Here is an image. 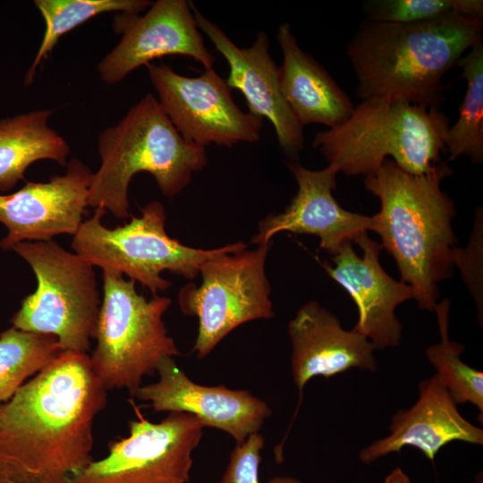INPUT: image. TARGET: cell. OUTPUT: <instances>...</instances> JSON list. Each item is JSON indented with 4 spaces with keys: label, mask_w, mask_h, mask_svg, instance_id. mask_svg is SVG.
I'll use <instances>...</instances> for the list:
<instances>
[{
    "label": "cell",
    "mask_w": 483,
    "mask_h": 483,
    "mask_svg": "<svg viewBox=\"0 0 483 483\" xmlns=\"http://www.w3.org/2000/svg\"><path fill=\"white\" fill-rule=\"evenodd\" d=\"M461 78L467 81V89L459 109L456 123L450 126L446 153L450 160L465 156L474 164L483 162V44L478 41L470 52L461 58Z\"/></svg>",
    "instance_id": "cell-23"
},
{
    "label": "cell",
    "mask_w": 483,
    "mask_h": 483,
    "mask_svg": "<svg viewBox=\"0 0 483 483\" xmlns=\"http://www.w3.org/2000/svg\"><path fill=\"white\" fill-rule=\"evenodd\" d=\"M100 166L93 174L88 206L114 216H130L128 189L133 176L150 174L160 191L174 198L208 164L206 148L186 141L151 93L97 138Z\"/></svg>",
    "instance_id": "cell-4"
},
{
    "label": "cell",
    "mask_w": 483,
    "mask_h": 483,
    "mask_svg": "<svg viewBox=\"0 0 483 483\" xmlns=\"http://www.w3.org/2000/svg\"><path fill=\"white\" fill-rule=\"evenodd\" d=\"M440 341L428 346L426 356L434 368V375L450 396L459 403H471L483 415V372L464 361L461 356L465 346L449 338L450 301L445 298L434 309Z\"/></svg>",
    "instance_id": "cell-22"
},
{
    "label": "cell",
    "mask_w": 483,
    "mask_h": 483,
    "mask_svg": "<svg viewBox=\"0 0 483 483\" xmlns=\"http://www.w3.org/2000/svg\"><path fill=\"white\" fill-rule=\"evenodd\" d=\"M102 278L90 365L106 390L127 389L131 394L164 359L180 355L163 320L172 301L157 293L148 300L137 292L136 282L118 273L103 271Z\"/></svg>",
    "instance_id": "cell-7"
},
{
    "label": "cell",
    "mask_w": 483,
    "mask_h": 483,
    "mask_svg": "<svg viewBox=\"0 0 483 483\" xmlns=\"http://www.w3.org/2000/svg\"><path fill=\"white\" fill-rule=\"evenodd\" d=\"M267 483H302L299 479L292 476H275L271 478Z\"/></svg>",
    "instance_id": "cell-30"
},
{
    "label": "cell",
    "mask_w": 483,
    "mask_h": 483,
    "mask_svg": "<svg viewBox=\"0 0 483 483\" xmlns=\"http://www.w3.org/2000/svg\"><path fill=\"white\" fill-rule=\"evenodd\" d=\"M454 441L481 445L483 430L462 416L455 402L433 376L419 383L415 403L393 416L389 434L362 448L359 458L369 464L411 446L433 462L439 451Z\"/></svg>",
    "instance_id": "cell-19"
},
{
    "label": "cell",
    "mask_w": 483,
    "mask_h": 483,
    "mask_svg": "<svg viewBox=\"0 0 483 483\" xmlns=\"http://www.w3.org/2000/svg\"><path fill=\"white\" fill-rule=\"evenodd\" d=\"M482 208H478L473 229L464 249L455 248L453 266H456L477 306L480 321L483 312V216Z\"/></svg>",
    "instance_id": "cell-27"
},
{
    "label": "cell",
    "mask_w": 483,
    "mask_h": 483,
    "mask_svg": "<svg viewBox=\"0 0 483 483\" xmlns=\"http://www.w3.org/2000/svg\"><path fill=\"white\" fill-rule=\"evenodd\" d=\"M146 67L162 109L186 141L231 148L259 140L263 118L243 112L213 68L188 77L164 64Z\"/></svg>",
    "instance_id": "cell-11"
},
{
    "label": "cell",
    "mask_w": 483,
    "mask_h": 483,
    "mask_svg": "<svg viewBox=\"0 0 483 483\" xmlns=\"http://www.w3.org/2000/svg\"><path fill=\"white\" fill-rule=\"evenodd\" d=\"M140 210V216L123 225L107 228L101 220L106 210L96 208L73 235L72 250L93 267L125 275L152 294L171 286L169 280L161 277L164 271L192 280L207 260L246 250L242 242L210 250L183 245L165 232L162 203L152 201Z\"/></svg>",
    "instance_id": "cell-6"
},
{
    "label": "cell",
    "mask_w": 483,
    "mask_h": 483,
    "mask_svg": "<svg viewBox=\"0 0 483 483\" xmlns=\"http://www.w3.org/2000/svg\"><path fill=\"white\" fill-rule=\"evenodd\" d=\"M265 438L259 433L250 435L244 443L235 445L219 483H260L258 469Z\"/></svg>",
    "instance_id": "cell-28"
},
{
    "label": "cell",
    "mask_w": 483,
    "mask_h": 483,
    "mask_svg": "<svg viewBox=\"0 0 483 483\" xmlns=\"http://www.w3.org/2000/svg\"><path fill=\"white\" fill-rule=\"evenodd\" d=\"M276 39L283 54L278 67L281 92L300 124L334 128L345 122L355 106L328 72L300 47L289 23L279 26Z\"/></svg>",
    "instance_id": "cell-20"
},
{
    "label": "cell",
    "mask_w": 483,
    "mask_h": 483,
    "mask_svg": "<svg viewBox=\"0 0 483 483\" xmlns=\"http://www.w3.org/2000/svg\"><path fill=\"white\" fill-rule=\"evenodd\" d=\"M65 167L64 174L53 175L47 182H27L14 192L0 194V223L7 229L0 240L1 249L76 233L83 222L94 173L79 158H72Z\"/></svg>",
    "instance_id": "cell-13"
},
{
    "label": "cell",
    "mask_w": 483,
    "mask_h": 483,
    "mask_svg": "<svg viewBox=\"0 0 483 483\" xmlns=\"http://www.w3.org/2000/svg\"><path fill=\"white\" fill-rule=\"evenodd\" d=\"M191 8L199 30L208 36L228 64L225 81L229 88L243 95L250 114L267 118L272 123L280 148L294 161L303 148V127L281 92L278 67L269 53L267 34L259 31L250 47L241 48L192 4Z\"/></svg>",
    "instance_id": "cell-17"
},
{
    "label": "cell",
    "mask_w": 483,
    "mask_h": 483,
    "mask_svg": "<svg viewBox=\"0 0 483 483\" xmlns=\"http://www.w3.org/2000/svg\"><path fill=\"white\" fill-rule=\"evenodd\" d=\"M151 4L148 0H35L34 4L45 21L46 29L34 61L25 75L24 84L33 82L38 66L67 32L98 14L111 12L139 14Z\"/></svg>",
    "instance_id": "cell-25"
},
{
    "label": "cell",
    "mask_w": 483,
    "mask_h": 483,
    "mask_svg": "<svg viewBox=\"0 0 483 483\" xmlns=\"http://www.w3.org/2000/svg\"><path fill=\"white\" fill-rule=\"evenodd\" d=\"M482 30L483 18L464 15L414 23L367 20L347 45L357 95L439 108L444 75L482 40Z\"/></svg>",
    "instance_id": "cell-3"
},
{
    "label": "cell",
    "mask_w": 483,
    "mask_h": 483,
    "mask_svg": "<svg viewBox=\"0 0 483 483\" xmlns=\"http://www.w3.org/2000/svg\"><path fill=\"white\" fill-rule=\"evenodd\" d=\"M114 28L122 34L121 40L97 65L107 84L118 83L140 66L165 55L187 56L205 69L215 64L186 0H157L143 15L118 14Z\"/></svg>",
    "instance_id": "cell-12"
},
{
    "label": "cell",
    "mask_w": 483,
    "mask_h": 483,
    "mask_svg": "<svg viewBox=\"0 0 483 483\" xmlns=\"http://www.w3.org/2000/svg\"><path fill=\"white\" fill-rule=\"evenodd\" d=\"M62 352L55 336L13 326L0 333V405Z\"/></svg>",
    "instance_id": "cell-24"
},
{
    "label": "cell",
    "mask_w": 483,
    "mask_h": 483,
    "mask_svg": "<svg viewBox=\"0 0 483 483\" xmlns=\"http://www.w3.org/2000/svg\"><path fill=\"white\" fill-rule=\"evenodd\" d=\"M354 242L361 249V256L349 242L333 255L334 266L326 262L321 266L355 302L358 320L353 329L366 336L376 350L397 347L402 326L395 309L413 299V289L384 270L379 261L381 243L367 233Z\"/></svg>",
    "instance_id": "cell-16"
},
{
    "label": "cell",
    "mask_w": 483,
    "mask_h": 483,
    "mask_svg": "<svg viewBox=\"0 0 483 483\" xmlns=\"http://www.w3.org/2000/svg\"><path fill=\"white\" fill-rule=\"evenodd\" d=\"M51 110H35L0 120V191H8L24 180L28 167L42 159L68 164L70 147L48 125Z\"/></svg>",
    "instance_id": "cell-21"
},
{
    "label": "cell",
    "mask_w": 483,
    "mask_h": 483,
    "mask_svg": "<svg viewBox=\"0 0 483 483\" xmlns=\"http://www.w3.org/2000/svg\"><path fill=\"white\" fill-rule=\"evenodd\" d=\"M476 483H483V479H482L481 473H480V475H479V478L477 479Z\"/></svg>",
    "instance_id": "cell-31"
},
{
    "label": "cell",
    "mask_w": 483,
    "mask_h": 483,
    "mask_svg": "<svg viewBox=\"0 0 483 483\" xmlns=\"http://www.w3.org/2000/svg\"><path fill=\"white\" fill-rule=\"evenodd\" d=\"M204 426L194 415L169 412L158 423L139 418L129 435L109 444L72 483H188Z\"/></svg>",
    "instance_id": "cell-10"
},
{
    "label": "cell",
    "mask_w": 483,
    "mask_h": 483,
    "mask_svg": "<svg viewBox=\"0 0 483 483\" xmlns=\"http://www.w3.org/2000/svg\"><path fill=\"white\" fill-rule=\"evenodd\" d=\"M271 244L214 257L201 265L199 286L189 283L180 289L182 312L199 321L191 349L199 359L207 357L239 326L275 316L265 269Z\"/></svg>",
    "instance_id": "cell-9"
},
{
    "label": "cell",
    "mask_w": 483,
    "mask_h": 483,
    "mask_svg": "<svg viewBox=\"0 0 483 483\" xmlns=\"http://www.w3.org/2000/svg\"><path fill=\"white\" fill-rule=\"evenodd\" d=\"M367 20L414 23L464 15L483 18L482 0H370L363 4Z\"/></svg>",
    "instance_id": "cell-26"
},
{
    "label": "cell",
    "mask_w": 483,
    "mask_h": 483,
    "mask_svg": "<svg viewBox=\"0 0 483 483\" xmlns=\"http://www.w3.org/2000/svg\"><path fill=\"white\" fill-rule=\"evenodd\" d=\"M384 483H411L401 467L394 468L385 479Z\"/></svg>",
    "instance_id": "cell-29"
},
{
    "label": "cell",
    "mask_w": 483,
    "mask_h": 483,
    "mask_svg": "<svg viewBox=\"0 0 483 483\" xmlns=\"http://www.w3.org/2000/svg\"><path fill=\"white\" fill-rule=\"evenodd\" d=\"M450 128L438 107L390 97H369L354 107L342 124L313 138L328 165L349 176L376 172L387 157L401 169L424 174L446 154Z\"/></svg>",
    "instance_id": "cell-5"
},
{
    "label": "cell",
    "mask_w": 483,
    "mask_h": 483,
    "mask_svg": "<svg viewBox=\"0 0 483 483\" xmlns=\"http://www.w3.org/2000/svg\"><path fill=\"white\" fill-rule=\"evenodd\" d=\"M449 174L443 162L427 174H412L386 158L364 179L366 190L380 201L370 231L395 260L401 281L413 289L418 307L430 312L438 302V284L452 276L454 267L456 211L441 189Z\"/></svg>",
    "instance_id": "cell-2"
},
{
    "label": "cell",
    "mask_w": 483,
    "mask_h": 483,
    "mask_svg": "<svg viewBox=\"0 0 483 483\" xmlns=\"http://www.w3.org/2000/svg\"><path fill=\"white\" fill-rule=\"evenodd\" d=\"M158 379L140 386L131 395L148 402L155 412H185L197 417L204 427L229 434L236 445L258 433L272 414L263 400L248 390H234L223 385L208 386L192 381L175 364L164 359L157 367Z\"/></svg>",
    "instance_id": "cell-14"
},
{
    "label": "cell",
    "mask_w": 483,
    "mask_h": 483,
    "mask_svg": "<svg viewBox=\"0 0 483 483\" xmlns=\"http://www.w3.org/2000/svg\"><path fill=\"white\" fill-rule=\"evenodd\" d=\"M106 405L89 356L62 351L0 405V483H72L94 461Z\"/></svg>",
    "instance_id": "cell-1"
},
{
    "label": "cell",
    "mask_w": 483,
    "mask_h": 483,
    "mask_svg": "<svg viewBox=\"0 0 483 483\" xmlns=\"http://www.w3.org/2000/svg\"><path fill=\"white\" fill-rule=\"evenodd\" d=\"M287 165L296 180L297 193L283 212L269 214L259 222L251 243H269L281 232L311 234L318 237L319 248L333 256L343 245L370 231L371 216L343 208L333 196L339 173L335 165L309 170L295 161Z\"/></svg>",
    "instance_id": "cell-18"
},
{
    "label": "cell",
    "mask_w": 483,
    "mask_h": 483,
    "mask_svg": "<svg viewBox=\"0 0 483 483\" xmlns=\"http://www.w3.org/2000/svg\"><path fill=\"white\" fill-rule=\"evenodd\" d=\"M288 335L292 345L291 370L298 390V403L284 439L275 449L281 458L284 442L298 415L308 382L326 378L352 369L375 372L377 362L375 347L353 328H343L340 320L316 301L303 304L289 321Z\"/></svg>",
    "instance_id": "cell-15"
},
{
    "label": "cell",
    "mask_w": 483,
    "mask_h": 483,
    "mask_svg": "<svg viewBox=\"0 0 483 483\" xmlns=\"http://www.w3.org/2000/svg\"><path fill=\"white\" fill-rule=\"evenodd\" d=\"M12 250L30 266L38 282L11 318L12 326L54 335L62 351L87 353L101 306L94 267L53 241L23 242Z\"/></svg>",
    "instance_id": "cell-8"
}]
</instances>
